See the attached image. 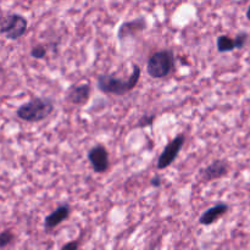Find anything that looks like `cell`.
<instances>
[{"mask_svg": "<svg viewBox=\"0 0 250 250\" xmlns=\"http://www.w3.org/2000/svg\"><path fill=\"white\" fill-rule=\"evenodd\" d=\"M142 70L138 65H133L132 73L127 78H119L110 73H102L97 77V85L100 92L105 94L122 97L133 90L141 80Z\"/></svg>", "mask_w": 250, "mask_h": 250, "instance_id": "obj_1", "label": "cell"}, {"mask_svg": "<svg viewBox=\"0 0 250 250\" xmlns=\"http://www.w3.org/2000/svg\"><path fill=\"white\" fill-rule=\"evenodd\" d=\"M54 111V102L49 98H33L17 109L16 115L20 120L29 124L44 121Z\"/></svg>", "mask_w": 250, "mask_h": 250, "instance_id": "obj_2", "label": "cell"}, {"mask_svg": "<svg viewBox=\"0 0 250 250\" xmlns=\"http://www.w3.org/2000/svg\"><path fill=\"white\" fill-rule=\"evenodd\" d=\"M175 68V55L172 50L163 49V50L155 51L149 58L146 63V72L151 78H165L170 75Z\"/></svg>", "mask_w": 250, "mask_h": 250, "instance_id": "obj_3", "label": "cell"}, {"mask_svg": "<svg viewBox=\"0 0 250 250\" xmlns=\"http://www.w3.org/2000/svg\"><path fill=\"white\" fill-rule=\"evenodd\" d=\"M27 27L28 21L20 14H10L0 17V34H5L10 41H17L23 37Z\"/></svg>", "mask_w": 250, "mask_h": 250, "instance_id": "obj_4", "label": "cell"}, {"mask_svg": "<svg viewBox=\"0 0 250 250\" xmlns=\"http://www.w3.org/2000/svg\"><path fill=\"white\" fill-rule=\"evenodd\" d=\"M185 134H178V136H176L175 138L168 142V144L164 148L163 153L160 154L158 159V170H165V168H167L168 166L175 163L181 149L185 146Z\"/></svg>", "mask_w": 250, "mask_h": 250, "instance_id": "obj_5", "label": "cell"}, {"mask_svg": "<svg viewBox=\"0 0 250 250\" xmlns=\"http://www.w3.org/2000/svg\"><path fill=\"white\" fill-rule=\"evenodd\" d=\"M87 156L95 173L102 175V173H105L109 170V151L104 146H102V144L94 146L92 149H89Z\"/></svg>", "mask_w": 250, "mask_h": 250, "instance_id": "obj_6", "label": "cell"}, {"mask_svg": "<svg viewBox=\"0 0 250 250\" xmlns=\"http://www.w3.org/2000/svg\"><path fill=\"white\" fill-rule=\"evenodd\" d=\"M146 27H148V22L143 16L131 20V21L122 22L117 29V39L120 41V43H124L126 39L136 37L137 34L143 32L144 29H146Z\"/></svg>", "mask_w": 250, "mask_h": 250, "instance_id": "obj_7", "label": "cell"}, {"mask_svg": "<svg viewBox=\"0 0 250 250\" xmlns=\"http://www.w3.org/2000/svg\"><path fill=\"white\" fill-rule=\"evenodd\" d=\"M229 163L226 160L217 159V160H214L210 165H208L207 167L200 171V180H202V182H211V181L225 177V176L229 175Z\"/></svg>", "mask_w": 250, "mask_h": 250, "instance_id": "obj_8", "label": "cell"}, {"mask_svg": "<svg viewBox=\"0 0 250 250\" xmlns=\"http://www.w3.org/2000/svg\"><path fill=\"white\" fill-rule=\"evenodd\" d=\"M90 94H92V87L89 82L82 83V84L71 85L70 89L66 93V100L68 103L77 106H83L89 100Z\"/></svg>", "mask_w": 250, "mask_h": 250, "instance_id": "obj_9", "label": "cell"}, {"mask_svg": "<svg viewBox=\"0 0 250 250\" xmlns=\"http://www.w3.org/2000/svg\"><path fill=\"white\" fill-rule=\"evenodd\" d=\"M71 215V207L68 204H61L60 207L56 208L53 212L45 216L44 219V229L45 232L53 231L58 226H60L63 221L70 217Z\"/></svg>", "mask_w": 250, "mask_h": 250, "instance_id": "obj_10", "label": "cell"}, {"mask_svg": "<svg viewBox=\"0 0 250 250\" xmlns=\"http://www.w3.org/2000/svg\"><path fill=\"white\" fill-rule=\"evenodd\" d=\"M229 210V205L225 204V203H219V204L209 208L207 211H204L202 215H200L199 224L204 225V226H210V225L219 221L222 216H225Z\"/></svg>", "mask_w": 250, "mask_h": 250, "instance_id": "obj_11", "label": "cell"}, {"mask_svg": "<svg viewBox=\"0 0 250 250\" xmlns=\"http://www.w3.org/2000/svg\"><path fill=\"white\" fill-rule=\"evenodd\" d=\"M216 45L219 53H229V51H233L236 50V49H238L237 48L236 38H232V37L227 36V34H221V36H219Z\"/></svg>", "mask_w": 250, "mask_h": 250, "instance_id": "obj_12", "label": "cell"}, {"mask_svg": "<svg viewBox=\"0 0 250 250\" xmlns=\"http://www.w3.org/2000/svg\"><path fill=\"white\" fill-rule=\"evenodd\" d=\"M156 119L155 114H144L141 119L137 122V127L138 128H146V127H151L153 126L154 121Z\"/></svg>", "mask_w": 250, "mask_h": 250, "instance_id": "obj_13", "label": "cell"}, {"mask_svg": "<svg viewBox=\"0 0 250 250\" xmlns=\"http://www.w3.org/2000/svg\"><path fill=\"white\" fill-rule=\"evenodd\" d=\"M46 53H48V49H46L43 44H37L36 46L32 48L31 53L29 54H31V56L33 59H38V60H41V59L45 58Z\"/></svg>", "mask_w": 250, "mask_h": 250, "instance_id": "obj_14", "label": "cell"}, {"mask_svg": "<svg viewBox=\"0 0 250 250\" xmlns=\"http://www.w3.org/2000/svg\"><path fill=\"white\" fill-rule=\"evenodd\" d=\"M15 234L12 233L10 229H6V231L1 232L0 233V248H5V247L10 246V244L14 242Z\"/></svg>", "mask_w": 250, "mask_h": 250, "instance_id": "obj_15", "label": "cell"}, {"mask_svg": "<svg viewBox=\"0 0 250 250\" xmlns=\"http://www.w3.org/2000/svg\"><path fill=\"white\" fill-rule=\"evenodd\" d=\"M234 38H236V42H237V48L243 49L244 46L247 45V42H248V33H246V32H241V33L237 34Z\"/></svg>", "mask_w": 250, "mask_h": 250, "instance_id": "obj_16", "label": "cell"}, {"mask_svg": "<svg viewBox=\"0 0 250 250\" xmlns=\"http://www.w3.org/2000/svg\"><path fill=\"white\" fill-rule=\"evenodd\" d=\"M80 248V242L78 241H72L70 243H66L61 247V250H77Z\"/></svg>", "mask_w": 250, "mask_h": 250, "instance_id": "obj_17", "label": "cell"}, {"mask_svg": "<svg viewBox=\"0 0 250 250\" xmlns=\"http://www.w3.org/2000/svg\"><path fill=\"white\" fill-rule=\"evenodd\" d=\"M161 182H163V180H161L160 177H159V176H155V177H153L150 180V185L153 186V187H160L161 186Z\"/></svg>", "mask_w": 250, "mask_h": 250, "instance_id": "obj_18", "label": "cell"}, {"mask_svg": "<svg viewBox=\"0 0 250 250\" xmlns=\"http://www.w3.org/2000/svg\"><path fill=\"white\" fill-rule=\"evenodd\" d=\"M247 19H248L249 21H250V5H249L248 10H247Z\"/></svg>", "mask_w": 250, "mask_h": 250, "instance_id": "obj_19", "label": "cell"}]
</instances>
